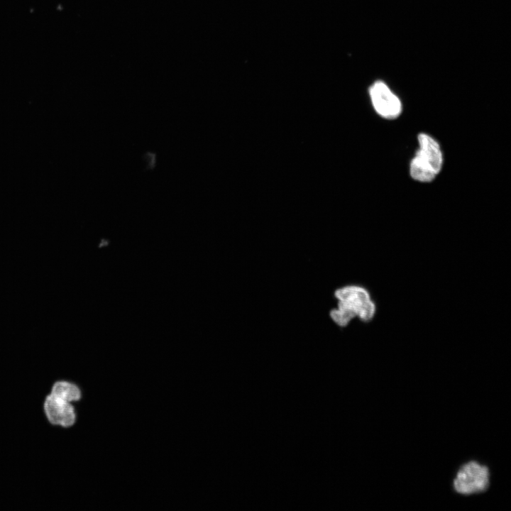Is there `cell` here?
<instances>
[{"label": "cell", "mask_w": 511, "mask_h": 511, "mask_svg": "<svg viewBox=\"0 0 511 511\" xmlns=\"http://www.w3.org/2000/svg\"><path fill=\"white\" fill-rule=\"evenodd\" d=\"M49 393L72 404L79 402L82 397V392L79 385L66 379H59L53 382Z\"/></svg>", "instance_id": "cell-6"}, {"label": "cell", "mask_w": 511, "mask_h": 511, "mask_svg": "<svg viewBox=\"0 0 511 511\" xmlns=\"http://www.w3.org/2000/svg\"><path fill=\"white\" fill-rule=\"evenodd\" d=\"M336 307L329 312V317L339 328L346 327L355 318L363 323L371 322L377 307L370 291L359 284L340 286L334 292Z\"/></svg>", "instance_id": "cell-1"}, {"label": "cell", "mask_w": 511, "mask_h": 511, "mask_svg": "<svg viewBox=\"0 0 511 511\" xmlns=\"http://www.w3.org/2000/svg\"><path fill=\"white\" fill-rule=\"evenodd\" d=\"M43 410L47 422L53 427L67 429L77 422V414L75 405L50 393L43 400Z\"/></svg>", "instance_id": "cell-4"}, {"label": "cell", "mask_w": 511, "mask_h": 511, "mask_svg": "<svg viewBox=\"0 0 511 511\" xmlns=\"http://www.w3.org/2000/svg\"><path fill=\"white\" fill-rule=\"evenodd\" d=\"M489 484L490 471L488 466L477 461H469L457 471L453 488L458 494L471 495L485 492Z\"/></svg>", "instance_id": "cell-3"}, {"label": "cell", "mask_w": 511, "mask_h": 511, "mask_svg": "<svg viewBox=\"0 0 511 511\" xmlns=\"http://www.w3.org/2000/svg\"><path fill=\"white\" fill-rule=\"evenodd\" d=\"M419 148L410 164L412 177L420 182H430L439 172L442 153L438 143L429 136L420 133L418 136Z\"/></svg>", "instance_id": "cell-2"}, {"label": "cell", "mask_w": 511, "mask_h": 511, "mask_svg": "<svg viewBox=\"0 0 511 511\" xmlns=\"http://www.w3.org/2000/svg\"><path fill=\"white\" fill-rule=\"evenodd\" d=\"M369 94L375 111L383 117L395 119L401 112L399 98L381 80L375 81L369 88Z\"/></svg>", "instance_id": "cell-5"}]
</instances>
